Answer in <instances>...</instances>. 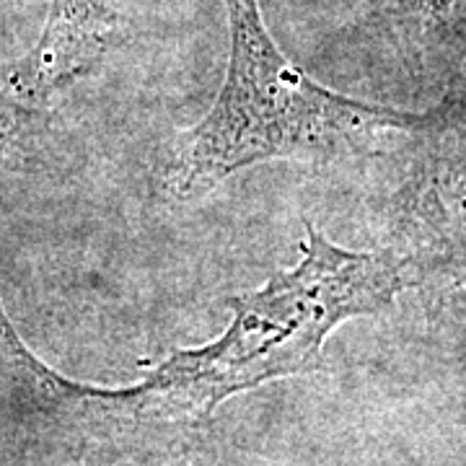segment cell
I'll return each mask as SVG.
<instances>
[{
  "mask_svg": "<svg viewBox=\"0 0 466 466\" xmlns=\"http://www.w3.org/2000/svg\"><path fill=\"white\" fill-rule=\"evenodd\" d=\"M52 119L47 106L0 91V205L26 187L50 156Z\"/></svg>",
  "mask_w": 466,
  "mask_h": 466,
  "instance_id": "8992f818",
  "label": "cell"
},
{
  "mask_svg": "<svg viewBox=\"0 0 466 466\" xmlns=\"http://www.w3.org/2000/svg\"><path fill=\"white\" fill-rule=\"evenodd\" d=\"M391 161L386 247L404 259L431 327L466 339V88L422 109Z\"/></svg>",
  "mask_w": 466,
  "mask_h": 466,
  "instance_id": "3957f363",
  "label": "cell"
},
{
  "mask_svg": "<svg viewBox=\"0 0 466 466\" xmlns=\"http://www.w3.org/2000/svg\"><path fill=\"white\" fill-rule=\"evenodd\" d=\"M45 363L24 345L0 303V417L24 422L32 412Z\"/></svg>",
  "mask_w": 466,
  "mask_h": 466,
  "instance_id": "52a82bcc",
  "label": "cell"
},
{
  "mask_svg": "<svg viewBox=\"0 0 466 466\" xmlns=\"http://www.w3.org/2000/svg\"><path fill=\"white\" fill-rule=\"evenodd\" d=\"M397 81L431 106L466 88V0H339Z\"/></svg>",
  "mask_w": 466,
  "mask_h": 466,
  "instance_id": "277c9868",
  "label": "cell"
},
{
  "mask_svg": "<svg viewBox=\"0 0 466 466\" xmlns=\"http://www.w3.org/2000/svg\"><path fill=\"white\" fill-rule=\"evenodd\" d=\"M228 63L216 101L174 143L164 187L177 200L202 198L236 171L267 161L342 164L394 158L422 109L337 94L285 55L259 0H223Z\"/></svg>",
  "mask_w": 466,
  "mask_h": 466,
  "instance_id": "7a4b0ae2",
  "label": "cell"
},
{
  "mask_svg": "<svg viewBox=\"0 0 466 466\" xmlns=\"http://www.w3.org/2000/svg\"><path fill=\"white\" fill-rule=\"evenodd\" d=\"M127 29V0H52L42 36L16 67L8 91L47 106L55 94L94 73Z\"/></svg>",
  "mask_w": 466,
  "mask_h": 466,
  "instance_id": "5b68a950",
  "label": "cell"
},
{
  "mask_svg": "<svg viewBox=\"0 0 466 466\" xmlns=\"http://www.w3.org/2000/svg\"><path fill=\"white\" fill-rule=\"evenodd\" d=\"M303 231L299 265L226 299L231 321L213 342L177 350L143 383L112 391L115 415L202 420L241 391L317 370L339 324L383 314L410 293V272L394 249L337 247L309 220Z\"/></svg>",
  "mask_w": 466,
  "mask_h": 466,
  "instance_id": "6da1fadb",
  "label": "cell"
}]
</instances>
